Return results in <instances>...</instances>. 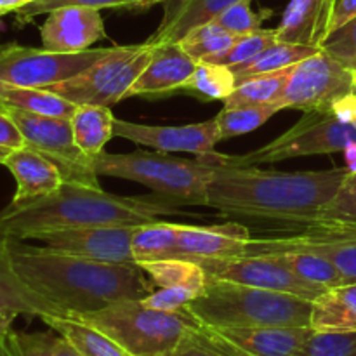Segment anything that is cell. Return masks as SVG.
I'll use <instances>...</instances> for the list:
<instances>
[{"mask_svg":"<svg viewBox=\"0 0 356 356\" xmlns=\"http://www.w3.org/2000/svg\"><path fill=\"white\" fill-rule=\"evenodd\" d=\"M350 170L346 167L312 172L259 170L219 155L205 205L233 219L273 225L282 232H301L315 225Z\"/></svg>","mask_w":356,"mask_h":356,"instance_id":"obj_1","label":"cell"},{"mask_svg":"<svg viewBox=\"0 0 356 356\" xmlns=\"http://www.w3.org/2000/svg\"><path fill=\"white\" fill-rule=\"evenodd\" d=\"M9 254L21 280L65 316H82L153 292L138 264L83 259L14 238H9Z\"/></svg>","mask_w":356,"mask_h":356,"instance_id":"obj_2","label":"cell"},{"mask_svg":"<svg viewBox=\"0 0 356 356\" xmlns=\"http://www.w3.org/2000/svg\"><path fill=\"white\" fill-rule=\"evenodd\" d=\"M177 202L160 193L117 197L101 188L65 183L45 197L10 202L0 211V236L26 242L58 229L148 225L160 221V216L181 214Z\"/></svg>","mask_w":356,"mask_h":356,"instance_id":"obj_3","label":"cell"},{"mask_svg":"<svg viewBox=\"0 0 356 356\" xmlns=\"http://www.w3.org/2000/svg\"><path fill=\"white\" fill-rule=\"evenodd\" d=\"M312 308L313 301L299 296L207 277L204 294L184 309L212 329H256L312 327Z\"/></svg>","mask_w":356,"mask_h":356,"instance_id":"obj_4","label":"cell"},{"mask_svg":"<svg viewBox=\"0 0 356 356\" xmlns=\"http://www.w3.org/2000/svg\"><path fill=\"white\" fill-rule=\"evenodd\" d=\"M97 176L120 177L152 188L155 193L179 202L205 205L209 184L219 167V153L193 160L160 153H99L92 159Z\"/></svg>","mask_w":356,"mask_h":356,"instance_id":"obj_5","label":"cell"},{"mask_svg":"<svg viewBox=\"0 0 356 356\" xmlns=\"http://www.w3.org/2000/svg\"><path fill=\"white\" fill-rule=\"evenodd\" d=\"M73 318L103 330L131 356H169L191 329L200 325L186 309H155L141 299L118 301Z\"/></svg>","mask_w":356,"mask_h":356,"instance_id":"obj_6","label":"cell"},{"mask_svg":"<svg viewBox=\"0 0 356 356\" xmlns=\"http://www.w3.org/2000/svg\"><path fill=\"white\" fill-rule=\"evenodd\" d=\"M152 54L153 44L149 42L110 47L106 56L97 59L82 73L45 89L76 106L92 104L111 108L127 97L129 89L146 68Z\"/></svg>","mask_w":356,"mask_h":356,"instance_id":"obj_7","label":"cell"},{"mask_svg":"<svg viewBox=\"0 0 356 356\" xmlns=\"http://www.w3.org/2000/svg\"><path fill=\"white\" fill-rule=\"evenodd\" d=\"M6 111L24 138V146L42 153L51 160L65 179V183L80 186L101 188L92 159L76 146L70 118L7 108Z\"/></svg>","mask_w":356,"mask_h":356,"instance_id":"obj_8","label":"cell"},{"mask_svg":"<svg viewBox=\"0 0 356 356\" xmlns=\"http://www.w3.org/2000/svg\"><path fill=\"white\" fill-rule=\"evenodd\" d=\"M350 143H356L355 125L341 122L330 111H305V117L294 127L263 148L249 155L229 156V160L238 165L273 163L298 156L343 152Z\"/></svg>","mask_w":356,"mask_h":356,"instance_id":"obj_9","label":"cell"},{"mask_svg":"<svg viewBox=\"0 0 356 356\" xmlns=\"http://www.w3.org/2000/svg\"><path fill=\"white\" fill-rule=\"evenodd\" d=\"M108 52L110 47L87 49L82 52H54L14 42L0 44V82L45 89L52 83L73 79Z\"/></svg>","mask_w":356,"mask_h":356,"instance_id":"obj_10","label":"cell"},{"mask_svg":"<svg viewBox=\"0 0 356 356\" xmlns=\"http://www.w3.org/2000/svg\"><path fill=\"white\" fill-rule=\"evenodd\" d=\"M350 92H355L350 70L320 49L294 66L280 104L284 110L330 111L337 99Z\"/></svg>","mask_w":356,"mask_h":356,"instance_id":"obj_11","label":"cell"},{"mask_svg":"<svg viewBox=\"0 0 356 356\" xmlns=\"http://www.w3.org/2000/svg\"><path fill=\"white\" fill-rule=\"evenodd\" d=\"M204 268L205 275L214 280L233 282L249 287L287 292L315 301L325 287L309 284L271 256H236V257H188Z\"/></svg>","mask_w":356,"mask_h":356,"instance_id":"obj_12","label":"cell"},{"mask_svg":"<svg viewBox=\"0 0 356 356\" xmlns=\"http://www.w3.org/2000/svg\"><path fill=\"white\" fill-rule=\"evenodd\" d=\"M284 250H312L334 263L344 285L356 284V229L308 228L277 236L250 238L243 256H271Z\"/></svg>","mask_w":356,"mask_h":356,"instance_id":"obj_13","label":"cell"},{"mask_svg":"<svg viewBox=\"0 0 356 356\" xmlns=\"http://www.w3.org/2000/svg\"><path fill=\"white\" fill-rule=\"evenodd\" d=\"M136 226H87L40 233L33 240L47 249L83 259L113 264H136L131 250Z\"/></svg>","mask_w":356,"mask_h":356,"instance_id":"obj_14","label":"cell"},{"mask_svg":"<svg viewBox=\"0 0 356 356\" xmlns=\"http://www.w3.org/2000/svg\"><path fill=\"white\" fill-rule=\"evenodd\" d=\"M115 136L159 152H186L198 156L216 155V145L222 141L216 118L188 125H145L115 118Z\"/></svg>","mask_w":356,"mask_h":356,"instance_id":"obj_15","label":"cell"},{"mask_svg":"<svg viewBox=\"0 0 356 356\" xmlns=\"http://www.w3.org/2000/svg\"><path fill=\"white\" fill-rule=\"evenodd\" d=\"M141 268L153 285L152 294L141 299L149 308L179 312L200 298L207 287L204 268L188 257L155 261Z\"/></svg>","mask_w":356,"mask_h":356,"instance_id":"obj_16","label":"cell"},{"mask_svg":"<svg viewBox=\"0 0 356 356\" xmlns=\"http://www.w3.org/2000/svg\"><path fill=\"white\" fill-rule=\"evenodd\" d=\"M42 47L54 52H82L108 38L99 10L89 7H59L40 26Z\"/></svg>","mask_w":356,"mask_h":356,"instance_id":"obj_17","label":"cell"},{"mask_svg":"<svg viewBox=\"0 0 356 356\" xmlns=\"http://www.w3.org/2000/svg\"><path fill=\"white\" fill-rule=\"evenodd\" d=\"M198 61H195L179 42H165L153 45V54L146 68L129 89L127 97L155 96L183 89L193 75Z\"/></svg>","mask_w":356,"mask_h":356,"instance_id":"obj_18","label":"cell"},{"mask_svg":"<svg viewBox=\"0 0 356 356\" xmlns=\"http://www.w3.org/2000/svg\"><path fill=\"white\" fill-rule=\"evenodd\" d=\"M249 228L238 221L214 226L179 225L177 257H236L245 254Z\"/></svg>","mask_w":356,"mask_h":356,"instance_id":"obj_19","label":"cell"},{"mask_svg":"<svg viewBox=\"0 0 356 356\" xmlns=\"http://www.w3.org/2000/svg\"><path fill=\"white\" fill-rule=\"evenodd\" d=\"M212 329V327H211ZM245 356H298L315 330L312 327L212 329Z\"/></svg>","mask_w":356,"mask_h":356,"instance_id":"obj_20","label":"cell"},{"mask_svg":"<svg viewBox=\"0 0 356 356\" xmlns=\"http://www.w3.org/2000/svg\"><path fill=\"white\" fill-rule=\"evenodd\" d=\"M336 0H291L277 26V38L320 49L330 33Z\"/></svg>","mask_w":356,"mask_h":356,"instance_id":"obj_21","label":"cell"},{"mask_svg":"<svg viewBox=\"0 0 356 356\" xmlns=\"http://www.w3.org/2000/svg\"><path fill=\"white\" fill-rule=\"evenodd\" d=\"M2 165H6L16 179L17 188L13 202L45 197V195L54 193L65 184L61 170L42 153L28 146L10 149Z\"/></svg>","mask_w":356,"mask_h":356,"instance_id":"obj_22","label":"cell"},{"mask_svg":"<svg viewBox=\"0 0 356 356\" xmlns=\"http://www.w3.org/2000/svg\"><path fill=\"white\" fill-rule=\"evenodd\" d=\"M0 312L16 315L37 316L45 320L51 316H65L56 306L31 291L17 275L9 254V238L0 236Z\"/></svg>","mask_w":356,"mask_h":356,"instance_id":"obj_23","label":"cell"},{"mask_svg":"<svg viewBox=\"0 0 356 356\" xmlns=\"http://www.w3.org/2000/svg\"><path fill=\"white\" fill-rule=\"evenodd\" d=\"M242 0H177L169 6L159 30L146 42L156 45L165 42H179L195 26L211 23L222 10Z\"/></svg>","mask_w":356,"mask_h":356,"instance_id":"obj_24","label":"cell"},{"mask_svg":"<svg viewBox=\"0 0 356 356\" xmlns=\"http://www.w3.org/2000/svg\"><path fill=\"white\" fill-rule=\"evenodd\" d=\"M312 329L316 332H356V284L327 289L313 301Z\"/></svg>","mask_w":356,"mask_h":356,"instance_id":"obj_25","label":"cell"},{"mask_svg":"<svg viewBox=\"0 0 356 356\" xmlns=\"http://www.w3.org/2000/svg\"><path fill=\"white\" fill-rule=\"evenodd\" d=\"M70 122L76 146L90 159L103 153L106 143L115 136V117L111 108L82 104L76 106Z\"/></svg>","mask_w":356,"mask_h":356,"instance_id":"obj_26","label":"cell"},{"mask_svg":"<svg viewBox=\"0 0 356 356\" xmlns=\"http://www.w3.org/2000/svg\"><path fill=\"white\" fill-rule=\"evenodd\" d=\"M49 329L65 336L82 356H131L110 336L73 316L45 318Z\"/></svg>","mask_w":356,"mask_h":356,"instance_id":"obj_27","label":"cell"},{"mask_svg":"<svg viewBox=\"0 0 356 356\" xmlns=\"http://www.w3.org/2000/svg\"><path fill=\"white\" fill-rule=\"evenodd\" d=\"M177 228L176 222L155 221L139 225L134 228L131 240V250L138 266L155 263V261L177 257Z\"/></svg>","mask_w":356,"mask_h":356,"instance_id":"obj_28","label":"cell"},{"mask_svg":"<svg viewBox=\"0 0 356 356\" xmlns=\"http://www.w3.org/2000/svg\"><path fill=\"white\" fill-rule=\"evenodd\" d=\"M7 108L51 115V117L72 118L76 104L63 99L61 96L47 89H33V87H19L0 82V110H7Z\"/></svg>","mask_w":356,"mask_h":356,"instance_id":"obj_29","label":"cell"},{"mask_svg":"<svg viewBox=\"0 0 356 356\" xmlns=\"http://www.w3.org/2000/svg\"><path fill=\"white\" fill-rule=\"evenodd\" d=\"M294 66L250 76L245 82L238 83L235 90L226 97L225 106H259V104L277 103L284 96V90L287 87Z\"/></svg>","mask_w":356,"mask_h":356,"instance_id":"obj_30","label":"cell"},{"mask_svg":"<svg viewBox=\"0 0 356 356\" xmlns=\"http://www.w3.org/2000/svg\"><path fill=\"white\" fill-rule=\"evenodd\" d=\"M316 51H320V49L278 40L275 42L273 45H270L268 49H264L263 52H259V54H257L256 58L250 59V61L238 66H229V68L235 73L236 86H238V83L245 82L247 79H250V76L254 75H263V73L277 72V70H284L289 68V66L298 65L302 59L315 54Z\"/></svg>","mask_w":356,"mask_h":356,"instance_id":"obj_31","label":"cell"},{"mask_svg":"<svg viewBox=\"0 0 356 356\" xmlns=\"http://www.w3.org/2000/svg\"><path fill=\"white\" fill-rule=\"evenodd\" d=\"M271 257H277L282 264H285L289 270L294 271L298 277L309 284L325 289L344 285L339 270L334 266L332 261L327 259L322 254L312 252V250H284V252L271 254Z\"/></svg>","mask_w":356,"mask_h":356,"instance_id":"obj_32","label":"cell"},{"mask_svg":"<svg viewBox=\"0 0 356 356\" xmlns=\"http://www.w3.org/2000/svg\"><path fill=\"white\" fill-rule=\"evenodd\" d=\"M6 344L10 356H82L65 336L52 329L33 334L10 330Z\"/></svg>","mask_w":356,"mask_h":356,"instance_id":"obj_33","label":"cell"},{"mask_svg":"<svg viewBox=\"0 0 356 356\" xmlns=\"http://www.w3.org/2000/svg\"><path fill=\"white\" fill-rule=\"evenodd\" d=\"M236 79L229 66L216 65L211 61H198L193 75L183 87L193 96L204 101H225L235 90Z\"/></svg>","mask_w":356,"mask_h":356,"instance_id":"obj_34","label":"cell"},{"mask_svg":"<svg viewBox=\"0 0 356 356\" xmlns=\"http://www.w3.org/2000/svg\"><path fill=\"white\" fill-rule=\"evenodd\" d=\"M280 101L270 104H259V106H235L219 111L216 120L219 125V134L221 139L236 138V136L247 134V132L256 131L263 124H266L273 115L282 111Z\"/></svg>","mask_w":356,"mask_h":356,"instance_id":"obj_35","label":"cell"},{"mask_svg":"<svg viewBox=\"0 0 356 356\" xmlns=\"http://www.w3.org/2000/svg\"><path fill=\"white\" fill-rule=\"evenodd\" d=\"M312 228L356 229V174H348L332 200L320 211Z\"/></svg>","mask_w":356,"mask_h":356,"instance_id":"obj_36","label":"cell"},{"mask_svg":"<svg viewBox=\"0 0 356 356\" xmlns=\"http://www.w3.org/2000/svg\"><path fill=\"white\" fill-rule=\"evenodd\" d=\"M235 40V35L211 21V23L200 24V26H195L193 30L188 31L181 38L179 44L195 61H205L212 56L225 52L226 49L232 47Z\"/></svg>","mask_w":356,"mask_h":356,"instance_id":"obj_37","label":"cell"},{"mask_svg":"<svg viewBox=\"0 0 356 356\" xmlns=\"http://www.w3.org/2000/svg\"><path fill=\"white\" fill-rule=\"evenodd\" d=\"M162 0H33L24 7L17 9L16 21L19 24L30 23L37 16L49 14L51 10L59 9V7H89V9H118V7H127V9H145V7L155 6Z\"/></svg>","mask_w":356,"mask_h":356,"instance_id":"obj_38","label":"cell"},{"mask_svg":"<svg viewBox=\"0 0 356 356\" xmlns=\"http://www.w3.org/2000/svg\"><path fill=\"white\" fill-rule=\"evenodd\" d=\"M169 356H245L211 327L198 325L181 339Z\"/></svg>","mask_w":356,"mask_h":356,"instance_id":"obj_39","label":"cell"},{"mask_svg":"<svg viewBox=\"0 0 356 356\" xmlns=\"http://www.w3.org/2000/svg\"><path fill=\"white\" fill-rule=\"evenodd\" d=\"M275 42H278L277 28H271V30H263V28H259V30L256 31H250V33L236 37V40L233 42L232 47L226 49L221 54H216L212 56V58L205 59V61H211L222 66H238L250 61L252 58H256L259 52H263L264 49L273 45Z\"/></svg>","mask_w":356,"mask_h":356,"instance_id":"obj_40","label":"cell"},{"mask_svg":"<svg viewBox=\"0 0 356 356\" xmlns=\"http://www.w3.org/2000/svg\"><path fill=\"white\" fill-rule=\"evenodd\" d=\"M298 356H356V332H313Z\"/></svg>","mask_w":356,"mask_h":356,"instance_id":"obj_41","label":"cell"},{"mask_svg":"<svg viewBox=\"0 0 356 356\" xmlns=\"http://www.w3.org/2000/svg\"><path fill=\"white\" fill-rule=\"evenodd\" d=\"M322 49L325 54L336 59L344 68L351 70L356 68V17L348 21L341 28L329 33V37L323 40Z\"/></svg>","mask_w":356,"mask_h":356,"instance_id":"obj_42","label":"cell"},{"mask_svg":"<svg viewBox=\"0 0 356 356\" xmlns=\"http://www.w3.org/2000/svg\"><path fill=\"white\" fill-rule=\"evenodd\" d=\"M214 23L228 30L235 37H240V35H247L250 31L259 30L261 23H263V16L254 13L252 7H250V0H242V2L233 3L232 7L222 10L216 17Z\"/></svg>","mask_w":356,"mask_h":356,"instance_id":"obj_43","label":"cell"},{"mask_svg":"<svg viewBox=\"0 0 356 356\" xmlns=\"http://www.w3.org/2000/svg\"><path fill=\"white\" fill-rule=\"evenodd\" d=\"M0 146H6V148L10 149L24 146L23 134H21L17 125L13 122V118L2 110H0Z\"/></svg>","mask_w":356,"mask_h":356,"instance_id":"obj_44","label":"cell"},{"mask_svg":"<svg viewBox=\"0 0 356 356\" xmlns=\"http://www.w3.org/2000/svg\"><path fill=\"white\" fill-rule=\"evenodd\" d=\"M330 113L339 118L341 122H346L356 127V92H350L337 99L330 108Z\"/></svg>","mask_w":356,"mask_h":356,"instance_id":"obj_45","label":"cell"},{"mask_svg":"<svg viewBox=\"0 0 356 356\" xmlns=\"http://www.w3.org/2000/svg\"><path fill=\"white\" fill-rule=\"evenodd\" d=\"M353 17H356V0H336L332 21H330V33L343 26V24H346Z\"/></svg>","mask_w":356,"mask_h":356,"instance_id":"obj_46","label":"cell"},{"mask_svg":"<svg viewBox=\"0 0 356 356\" xmlns=\"http://www.w3.org/2000/svg\"><path fill=\"white\" fill-rule=\"evenodd\" d=\"M16 313H10V312H0V337L9 334L13 330V322L16 320Z\"/></svg>","mask_w":356,"mask_h":356,"instance_id":"obj_47","label":"cell"},{"mask_svg":"<svg viewBox=\"0 0 356 356\" xmlns=\"http://www.w3.org/2000/svg\"><path fill=\"white\" fill-rule=\"evenodd\" d=\"M344 159H346V169L351 174H356V143H350L346 148L343 149Z\"/></svg>","mask_w":356,"mask_h":356,"instance_id":"obj_48","label":"cell"},{"mask_svg":"<svg viewBox=\"0 0 356 356\" xmlns=\"http://www.w3.org/2000/svg\"><path fill=\"white\" fill-rule=\"evenodd\" d=\"M6 336L0 337V356H10L9 350H7V344H6Z\"/></svg>","mask_w":356,"mask_h":356,"instance_id":"obj_49","label":"cell"},{"mask_svg":"<svg viewBox=\"0 0 356 356\" xmlns=\"http://www.w3.org/2000/svg\"><path fill=\"white\" fill-rule=\"evenodd\" d=\"M10 153V148H6V146H0V163H3L6 156Z\"/></svg>","mask_w":356,"mask_h":356,"instance_id":"obj_50","label":"cell"},{"mask_svg":"<svg viewBox=\"0 0 356 356\" xmlns=\"http://www.w3.org/2000/svg\"><path fill=\"white\" fill-rule=\"evenodd\" d=\"M351 76H353V90L356 92V68L351 70Z\"/></svg>","mask_w":356,"mask_h":356,"instance_id":"obj_51","label":"cell"},{"mask_svg":"<svg viewBox=\"0 0 356 356\" xmlns=\"http://www.w3.org/2000/svg\"><path fill=\"white\" fill-rule=\"evenodd\" d=\"M163 2H165V0H163Z\"/></svg>","mask_w":356,"mask_h":356,"instance_id":"obj_52","label":"cell"},{"mask_svg":"<svg viewBox=\"0 0 356 356\" xmlns=\"http://www.w3.org/2000/svg\"><path fill=\"white\" fill-rule=\"evenodd\" d=\"M162 2H163V0H162Z\"/></svg>","mask_w":356,"mask_h":356,"instance_id":"obj_53","label":"cell"}]
</instances>
